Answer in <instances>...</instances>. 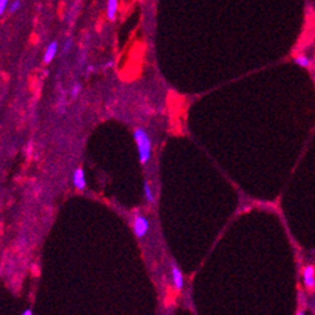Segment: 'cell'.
Instances as JSON below:
<instances>
[{
  "label": "cell",
  "mask_w": 315,
  "mask_h": 315,
  "mask_svg": "<svg viewBox=\"0 0 315 315\" xmlns=\"http://www.w3.org/2000/svg\"><path fill=\"white\" fill-rule=\"evenodd\" d=\"M134 139L137 148H138L139 161L142 165L150 162L152 157V139L146 129L138 128L134 130Z\"/></svg>",
  "instance_id": "1"
},
{
  "label": "cell",
  "mask_w": 315,
  "mask_h": 315,
  "mask_svg": "<svg viewBox=\"0 0 315 315\" xmlns=\"http://www.w3.org/2000/svg\"><path fill=\"white\" fill-rule=\"evenodd\" d=\"M151 228L150 220H148L147 216H144L142 214H137L134 216V220H133V230H134L135 236L138 238H143L148 234Z\"/></svg>",
  "instance_id": "2"
},
{
  "label": "cell",
  "mask_w": 315,
  "mask_h": 315,
  "mask_svg": "<svg viewBox=\"0 0 315 315\" xmlns=\"http://www.w3.org/2000/svg\"><path fill=\"white\" fill-rule=\"evenodd\" d=\"M301 277H303L304 287L309 292L315 291V265L314 264H306L301 269Z\"/></svg>",
  "instance_id": "3"
},
{
  "label": "cell",
  "mask_w": 315,
  "mask_h": 315,
  "mask_svg": "<svg viewBox=\"0 0 315 315\" xmlns=\"http://www.w3.org/2000/svg\"><path fill=\"white\" fill-rule=\"evenodd\" d=\"M171 278H172V285H174L175 290L181 291L184 287V276L181 269L177 266V264L175 261L171 263Z\"/></svg>",
  "instance_id": "4"
},
{
  "label": "cell",
  "mask_w": 315,
  "mask_h": 315,
  "mask_svg": "<svg viewBox=\"0 0 315 315\" xmlns=\"http://www.w3.org/2000/svg\"><path fill=\"white\" fill-rule=\"evenodd\" d=\"M294 62L297 64V66H300V67H303V68H306V70H312L313 64H314V61H313L312 57L305 52L296 53V54L294 55Z\"/></svg>",
  "instance_id": "5"
},
{
  "label": "cell",
  "mask_w": 315,
  "mask_h": 315,
  "mask_svg": "<svg viewBox=\"0 0 315 315\" xmlns=\"http://www.w3.org/2000/svg\"><path fill=\"white\" fill-rule=\"evenodd\" d=\"M72 183H74V187L79 190L85 189L86 187V177H85V171H84L83 167H77L74 171L72 175Z\"/></svg>",
  "instance_id": "6"
},
{
  "label": "cell",
  "mask_w": 315,
  "mask_h": 315,
  "mask_svg": "<svg viewBox=\"0 0 315 315\" xmlns=\"http://www.w3.org/2000/svg\"><path fill=\"white\" fill-rule=\"evenodd\" d=\"M57 54H58V41H52L49 45L46 46L45 52H44V55H43L44 63H46V64L50 63V62L57 57Z\"/></svg>",
  "instance_id": "7"
},
{
  "label": "cell",
  "mask_w": 315,
  "mask_h": 315,
  "mask_svg": "<svg viewBox=\"0 0 315 315\" xmlns=\"http://www.w3.org/2000/svg\"><path fill=\"white\" fill-rule=\"evenodd\" d=\"M108 21L114 22L119 14V0H107V10H106Z\"/></svg>",
  "instance_id": "8"
},
{
  "label": "cell",
  "mask_w": 315,
  "mask_h": 315,
  "mask_svg": "<svg viewBox=\"0 0 315 315\" xmlns=\"http://www.w3.org/2000/svg\"><path fill=\"white\" fill-rule=\"evenodd\" d=\"M143 190H144V198H146V201L150 202V203H153L155 199H156V196H155V192H153L152 187H151V183L148 180L144 181Z\"/></svg>",
  "instance_id": "9"
},
{
  "label": "cell",
  "mask_w": 315,
  "mask_h": 315,
  "mask_svg": "<svg viewBox=\"0 0 315 315\" xmlns=\"http://www.w3.org/2000/svg\"><path fill=\"white\" fill-rule=\"evenodd\" d=\"M21 6H22V1L21 0H13L12 3L9 4V8H8V10H9V13H15V12H18L19 9H21Z\"/></svg>",
  "instance_id": "10"
},
{
  "label": "cell",
  "mask_w": 315,
  "mask_h": 315,
  "mask_svg": "<svg viewBox=\"0 0 315 315\" xmlns=\"http://www.w3.org/2000/svg\"><path fill=\"white\" fill-rule=\"evenodd\" d=\"M81 90H83V85L80 83H76L72 86V89H71V97H72V98H76L77 95L81 93Z\"/></svg>",
  "instance_id": "11"
},
{
  "label": "cell",
  "mask_w": 315,
  "mask_h": 315,
  "mask_svg": "<svg viewBox=\"0 0 315 315\" xmlns=\"http://www.w3.org/2000/svg\"><path fill=\"white\" fill-rule=\"evenodd\" d=\"M9 4H10L9 0H0V15H3L4 13L8 10V8H9Z\"/></svg>",
  "instance_id": "12"
},
{
  "label": "cell",
  "mask_w": 315,
  "mask_h": 315,
  "mask_svg": "<svg viewBox=\"0 0 315 315\" xmlns=\"http://www.w3.org/2000/svg\"><path fill=\"white\" fill-rule=\"evenodd\" d=\"M72 39H67L66 41H64V45H63V53L64 54H68V53L71 52V49H72Z\"/></svg>",
  "instance_id": "13"
},
{
  "label": "cell",
  "mask_w": 315,
  "mask_h": 315,
  "mask_svg": "<svg viewBox=\"0 0 315 315\" xmlns=\"http://www.w3.org/2000/svg\"><path fill=\"white\" fill-rule=\"evenodd\" d=\"M296 315H306V310L303 309V308H300V309L296 312Z\"/></svg>",
  "instance_id": "14"
},
{
  "label": "cell",
  "mask_w": 315,
  "mask_h": 315,
  "mask_svg": "<svg viewBox=\"0 0 315 315\" xmlns=\"http://www.w3.org/2000/svg\"><path fill=\"white\" fill-rule=\"evenodd\" d=\"M22 315H34V314H32V310L31 309H26L25 312L22 313Z\"/></svg>",
  "instance_id": "15"
}]
</instances>
